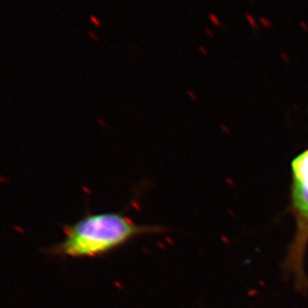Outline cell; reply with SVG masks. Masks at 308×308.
Masks as SVG:
<instances>
[{
  "label": "cell",
  "mask_w": 308,
  "mask_h": 308,
  "mask_svg": "<svg viewBox=\"0 0 308 308\" xmlns=\"http://www.w3.org/2000/svg\"><path fill=\"white\" fill-rule=\"evenodd\" d=\"M89 35H90V36H91V37H92L94 40H98V37H97V36H95V34H94V33L90 32V33H89Z\"/></svg>",
  "instance_id": "cell-11"
},
{
  "label": "cell",
  "mask_w": 308,
  "mask_h": 308,
  "mask_svg": "<svg viewBox=\"0 0 308 308\" xmlns=\"http://www.w3.org/2000/svg\"><path fill=\"white\" fill-rule=\"evenodd\" d=\"M208 17H209L210 22H211L212 24H213L214 26H221V27H224L223 23L221 22V20H220V19H219L218 17H217V16L215 15V14H213V13H210Z\"/></svg>",
  "instance_id": "cell-3"
},
{
  "label": "cell",
  "mask_w": 308,
  "mask_h": 308,
  "mask_svg": "<svg viewBox=\"0 0 308 308\" xmlns=\"http://www.w3.org/2000/svg\"><path fill=\"white\" fill-rule=\"evenodd\" d=\"M300 25L302 26V28H303L304 30H308V26H306V24H305V23L303 22V21H300Z\"/></svg>",
  "instance_id": "cell-10"
},
{
  "label": "cell",
  "mask_w": 308,
  "mask_h": 308,
  "mask_svg": "<svg viewBox=\"0 0 308 308\" xmlns=\"http://www.w3.org/2000/svg\"><path fill=\"white\" fill-rule=\"evenodd\" d=\"M204 32H205V34H206L208 37H210V38H213V37H214L213 31L210 29V28H205V29H204Z\"/></svg>",
  "instance_id": "cell-6"
},
{
  "label": "cell",
  "mask_w": 308,
  "mask_h": 308,
  "mask_svg": "<svg viewBox=\"0 0 308 308\" xmlns=\"http://www.w3.org/2000/svg\"><path fill=\"white\" fill-rule=\"evenodd\" d=\"M165 231L162 226L135 223L122 212L87 213L75 223L64 225L62 240L45 252L59 258H95L115 251L138 236Z\"/></svg>",
  "instance_id": "cell-1"
},
{
  "label": "cell",
  "mask_w": 308,
  "mask_h": 308,
  "mask_svg": "<svg viewBox=\"0 0 308 308\" xmlns=\"http://www.w3.org/2000/svg\"><path fill=\"white\" fill-rule=\"evenodd\" d=\"M198 49H199L200 53L203 54L204 56H207V55H208V51H207L206 48H205L204 46H199V48H198Z\"/></svg>",
  "instance_id": "cell-9"
},
{
  "label": "cell",
  "mask_w": 308,
  "mask_h": 308,
  "mask_svg": "<svg viewBox=\"0 0 308 308\" xmlns=\"http://www.w3.org/2000/svg\"><path fill=\"white\" fill-rule=\"evenodd\" d=\"M259 22L261 23L263 27L268 28V29H272V27H273V26H272V23L269 21V19H267L265 17H260L259 18Z\"/></svg>",
  "instance_id": "cell-5"
},
{
  "label": "cell",
  "mask_w": 308,
  "mask_h": 308,
  "mask_svg": "<svg viewBox=\"0 0 308 308\" xmlns=\"http://www.w3.org/2000/svg\"><path fill=\"white\" fill-rule=\"evenodd\" d=\"M291 183L288 211L295 221V232L284 257L283 270L294 279L299 291L308 290L305 259L308 250V148L290 163Z\"/></svg>",
  "instance_id": "cell-2"
},
{
  "label": "cell",
  "mask_w": 308,
  "mask_h": 308,
  "mask_svg": "<svg viewBox=\"0 0 308 308\" xmlns=\"http://www.w3.org/2000/svg\"><path fill=\"white\" fill-rule=\"evenodd\" d=\"M280 56H281L282 60H283L284 62H285V63H288V62L290 61V60H289V57L287 56V54H286V53H284V52H281V53H280Z\"/></svg>",
  "instance_id": "cell-7"
},
{
  "label": "cell",
  "mask_w": 308,
  "mask_h": 308,
  "mask_svg": "<svg viewBox=\"0 0 308 308\" xmlns=\"http://www.w3.org/2000/svg\"><path fill=\"white\" fill-rule=\"evenodd\" d=\"M245 18H246L247 22L249 23V25L251 26L253 29H256L257 28V22H256V19H255L251 14L249 13H245Z\"/></svg>",
  "instance_id": "cell-4"
},
{
  "label": "cell",
  "mask_w": 308,
  "mask_h": 308,
  "mask_svg": "<svg viewBox=\"0 0 308 308\" xmlns=\"http://www.w3.org/2000/svg\"><path fill=\"white\" fill-rule=\"evenodd\" d=\"M248 2H249V3H253V2H254V0H248Z\"/></svg>",
  "instance_id": "cell-12"
},
{
  "label": "cell",
  "mask_w": 308,
  "mask_h": 308,
  "mask_svg": "<svg viewBox=\"0 0 308 308\" xmlns=\"http://www.w3.org/2000/svg\"><path fill=\"white\" fill-rule=\"evenodd\" d=\"M90 19H91V21H92V22L94 23V24L96 25V26H101V22L99 21V19H97L96 17H94V16H91V17H90Z\"/></svg>",
  "instance_id": "cell-8"
}]
</instances>
